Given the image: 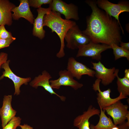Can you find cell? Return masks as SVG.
<instances>
[{
    "instance_id": "cell-14",
    "label": "cell",
    "mask_w": 129,
    "mask_h": 129,
    "mask_svg": "<svg viewBox=\"0 0 129 129\" xmlns=\"http://www.w3.org/2000/svg\"><path fill=\"white\" fill-rule=\"evenodd\" d=\"M52 78L50 74L45 70L40 75L35 77L30 82V85L33 88H37L38 86H42L51 94H55L59 97L63 101H65V97L63 96H60L53 90L50 85V80Z\"/></svg>"
},
{
    "instance_id": "cell-25",
    "label": "cell",
    "mask_w": 129,
    "mask_h": 129,
    "mask_svg": "<svg viewBox=\"0 0 129 129\" xmlns=\"http://www.w3.org/2000/svg\"><path fill=\"white\" fill-rule=\"evenodd\" d=\"M16 39L15 37L8 39H0V49L8 47Z\"/></svg>"
},
{
    "instance_id": "cell-2",
    "label": "cell",
    "mask_w": 129,
    "mask_h": 129,
    "mask_svg": "<svg viewBox=\"0 0 129 129\" xmlns=\"http://www.w3.org/2000/svg\"><path fill=\"white\" fill-rule=\"evenodd\" d=\"M76 25L75 22L63 19L60 13L51 10L44 16L43 26L48 27L51 30L52 32L56 33L60 40V47L56 55L57 57L61 58L65 55L64 50L65 36L68 30Z\"/></svg>"
},
{
    "instance_id": "cell-13",
    "label": "cell",
    "mask_w": 129,
    "mask_h": 129,
    "mask_svg": "<svg viewBox=\"0 0 129 129\" xmlns=\"http://www.w3.org/2000/svg\"><path fill=\"white\" fill-rule=\"evenodd\" d=\"M12 99L11 95H5L3 98L2 106L0 108V117L2 128L15 117L16 113V111L12 107Z\"/></svg>"
},
{
    "instance_id": "cell-7",
    "label": "cell",
    "mask_w": 129,
    "mask_h": 129,
    "mask_svg": "<svg viewBox=\"0 0 129 129\" xmlns=\"http://www.w3.org/2000/svg\"><path fill=\"white\" fill-rule=\"evenodd\" d=\"M128 108V105L124 104L120 100L102 109L112 118L114 124L116 125L126 121L129 116Z\"/></svg>"
},
{
    "instance_id": "cell-27",
    "label": "cell",
    "mask_w": 129,
    "mask_h": 129,
    "mask_svg": "<svg viewBox=\"0 0 129 129\" xmlns=\"http://www.w3.org/2000/svg\"><path fill=\"white\" fill-rule=\"evenodd\" d=\"M120 47L126 50L129 51V43H124L121 42L120 43Z\"/></svg>"
},
{
    "instance_id": "cell-16",
    "label": "cell",
    "mask_w": 129,
    "mask_h": 129,
    "mask_svg": "<svg viewBox=\"0 0 129 129\" xmlns=\"http://www.w3.org/2000/svg\"><path fill=\"white\" fill-rule=\"evenodd\" d=\"M20 4L18 6L13 9L11 11L13 19L15 20H18L23 18L28 21L31 24H33L35 19L30 10L28 0H20Z\"/></svg>"
},
{
    "instance_id": "cell-20",
    "label": "cell",
    "mask_w": 129,
    "mask_h": 129,
    "mask_svg": "<svg viewBox=\"0 0 129 129\" xmlns=\"http://www.w3.org/2000/svg\"><path fill=\"white\" fill-rule=\"evenodd\" d=\"M117 90L119 93H121L124 96L128 97L129 96V79L124 77L121 78L117 74Z\"/></svg>"
},
{
    "instance_id": "cell-28",
    "label": "cell",
    "mask_w": 129,
    "mask_h": 129,
    "mask_svg": "<svg viewBox=\"0 0 129 129\" xmlns=\"http://www.w3.org/2000/svg\"><path fill=\"white\" fill-rule=\"evenodd\" d=\"M19 127L21 129H34L32 127L26 124H24L23 125H20Z\"/></svg>"
},
{
    "instance_id": "cell-10",
    "label": "cell",
    "mask_w": 129,
    "mask_h": 129,
    "mask_svg": "<svg viewBox=\"0 0 129 129\" xmlns=\"http://www.w3.org/2000/svg\"><path fill=\"white\" fill-rule=\"evenodd\" d=\"M59 77L57 79L50 81V85L53 89H59L62 86H70L75 90L82 87L83 85L74 79V77L68 70H61L59 72Z\"/></svg>"
},
{
    "instance_id": "cell-26",
    "label": "cell",
    "mask_w": 129,
    "mask_h": 129,
    "mask_svg": "<svg viewBox=\"0 0 129 129\" xmlns=\"http://www.w3.org/2000/svg\"><path fill=\"white\" fill-rule=\"evenodd\" d=\"M7 54L3 52L0 53V70L2 65L7 61Z\"/></svg>"
},
{
    "instance_id": "cell-19",
    "label": "cell",
    "mask_w": 129,
    "mask_h": 129,
    "mask_svg": "<svg viewBox=\"0 0 129 129\" xmlns=\"http://www.w3.org/2000/svg\"><path fill=\"white\" fill-rule=\"evenodd\" d=\"M100 113L99 115V120L96 125L91 124L90 129H111L115 125L110 117H108L105 114V111L99 107Z\"/></svg>"
},
{
    "instance_id": "cell-18",
    "label": "cell",
    "mask_w": 129,
    "mask_h": 129,
    "mask_svg": "<svg viewBox=\"0 0 129 129\" xmlns=\"http://www.w3.org/2000/svg\"><path fill=\"white\" fill-rule=\"evenodd\" d=\"M15 5L8 0H0V26L6 25L11 26L12 24L11 10Z\"/></svg>"
},
{
    "instance_id": "cell-11",
    "label": "cell",
    "mask_w": 129,
    "mask_h": 129,
    "mask_svg": "<svg viewBox=\"0 0 129 129\" xmlns=\"http://www.w3.org/2000/svg\"><path fill=\"white\" fill-rule=\"evenodd\" d=\"M10 60L4 63L1 66V68L4 70L2 72V74L0 77V80L4 77L8 78L11 80L13 82L15 88V92L14 95H18L20 93V88L21 86L24 84L27 85L28 82L31 80L30 77L23 78L19 77L16 75L12 71L9 66Z\"/></svg>"
},
{
    "instance_id": "cell-8",
    "label": "cell",
    "mask_w": 129,
    "mask_h": 129,
    "mask_svg": "<svg viewBox=\"0 0 129 129\" xmlns=\"http://www.w3.org/2000/svg\"><path fill=\"white\" fill-rule=\"evenodd\" d=\"M93 65L92 68L95 73V76L101 80L102 83L104 86L109 85L111 83L118 74L119 70L115 67L108 68L99 61L97 63L91 62Z\"/></svg>"
},
{
    "instance_id": "cell-12",
    "label": "cell",
    "mask_w": 129,
    "mask_h": 129,
    "mask_svg": "<svg viewBox=\"0 0 129 129\" xmlns=\"http://www.w3.org/2000/svg\"><path fill=\"white\" fill-rule=\"evenodd\" d=\"M67 70L71 73L74 77L79 80L84 75L91 77L95 76V72L94 70L77 61L73 57L68 59Z\"/></svg>"
},
{
    "instance_id": "cell-24",
    "label": "cell",
    "mask_w": 129,
    "mask_h": 129,
    "mask_svg": "<svg viewBox=\"0 0 129 129\" xmlns=\"http://www.w3.org/2000/svg\"><path fill=\"white\" fill-rule=\"evenodd\" d=\"M5 26L2 25L0 26V39H10L13 38L11 33L6 30Z\"/></svg>"
},
{
    "instance_id": "cell-4",
    "label": "cell",
    "mask_w": 129,
    "mask_h": 129,
    "mask_svg": "<svg viewBox=\"0 0 129 129\" xmlns=\"http://www.w3.org/2000/svg\"><path fill=\"white\" fill-rule=\"evenodd\" d=\"M96 1L98 7L104 11L110 16L113 17L122 27L119 21V16L122 13L129 12V3L128 1H121L117 4L111 3L108 0H98Z\"/></svg>"
},
{
    "instance_id": "cell-15",
    "label": "cell",
    "mask_w": 129,
    "mask_h": 129,
    "mask_svg": "<svg viewBox=\"0 0 129 129\" xmlns=\"http://www.w3.org/2000/svg\"><path fill=\"white\" fill-rule=\"evenodd\" d=\"M100 113V110L91 105L86 111L84 112L82 114L78 116L74 119V125L78 129H90L89 119L95 115L99 116Z\"/></svg>"
},
{
    "instance_id": "cell-17",
    "label": "cell",
    "mask_w": 129,
    "mask_h": 129,
    "mask_svg": "<svg viewBox=\"0 0 129 129\" xmlns=\"http://www.w3.org/2000/svg\"><path fill=\"white\" fill-rule=\"evenodd\" d=\"M51 10L49 7L47 8L41 7L37 9L38 15L33 24L32 34L40 39H43L45 35V31L43 29V26L44 16Z\"/></svg>"
},
{
    "instance_id": "cell-9",
    "label": "cell",
    "mask_w": 129,
    "mask_h": 129,
    "mask_svg": "<svg viewBox=\"0 0 129 129\" xmlns=\"http://www.w3.org/2000/svg\"><path fill=\"white\" fill-rule=\"evenodd\" d=\"M101 80L97 79L93 84L92 87L93 90L97 93V100L99 107L102 109L105 108L109 106L117 101L126 98L127 97L123 95L121 93L117 97L112 98L110 97L111 90L110 88L102 91L100 88V83Z\"/></svg>"
},
{
    "instance_id": "cell-6",
    "label": "cell",
    "mask_w": 129,
    "mask_h": 129,
    "mask_svg": "<svg viewBox=\"0 0 129 129\" xmlns=\"http://www.w3.org/2000/svg\"><path fill=\"white\" fill-rule=\"evenodd\" d=\"M49 7L51 11L63 15L66 20L78 21L79 19L78 7L73 3L68 4L61 0H53Z\"/></svg>"
},
{
    "instance_id": "cell-3",
    "label": "cell",
    "mask_w": 129,
    "mask_h": 129,
    "mask_svg": "<svg viewBox=\"0 0 129 129\" xmlns=\"http://www.w3.org/2000/svg\"><path fill=\"white\" fill-rule=\"evenodd\" d=\"M64 40L67 48L72 49H78L79 46L88 43L91 41L76 24L70 28L66 33Z\"/></svg>"
},
{
    "instance_id": "cell-23",
    "label": "cell",
    "mask_w": 129,
    "mask_h": 129,
    "mask_svg": "<svg viewBox=\"0 0 129 129\" xmlns=\"http://www.w3.org/2000/svg\"><path fill=\"white\" fill-rule=\"evenodd\" d=\"M28 3L30 6L38 8L44 4H50L52 0H29Z\"/></svg>"
},
{
    "instance_id": "cell-5",
    "label": "cell",
    "mask_w": 129,
    "mask_h": 129,
    "mask_svg": "<svg viewBox=\"0 0 129 129\" xmlns=\"http://www.w3.org/2000/svg\"><path fill=\"white\" fill-rule=\"evenodd\" d=\"M110 49H111V47L109 45L104 44L96 43L91 42L86 44L79 46L76 57H89L99 61L101 59V53Z\"/></svg>"
},
{
    "instance_id": "cell-21",
    "label": "cell",
    "mask_w": 129,
    "mask_h": 129,
    "mask_svg": "<svg viewBox=\"0 0 129 129\" xmlns=\"http://www.w3.org/2000/svg\"><path fill=\"white\" fill-rule=\"evenodd\" d=\"M110 46L113 50L115 60L122 57L126 58L129 60V51L125 50L114 43L112 44Z\"/></svg>"
},
{
    "instance_id": "cell-1",
    "label": "cell",
    "mask_w": 129,
    "mask_h": 129,
    "mask_svg": "<svg viewBox=\"0 0 129 129\" xmlns=\"http://www.w3.org/2000/svg\"><path fill=\"white\" fill-rule=\"evenodd\" d=\"M96 1H85L91 8L92 12L86 17V27L83 32L93 43L110 46L114 43L119 46L122 42L121 31L124 34L122 27L115 18L99 9Z\"/></svg>"
},
{
    "instance_id": "cell-22",
    "label": "cell",
    "mask_w": 129,
    "mask_h": 129,
    "mask_svg": "<svg viewBox=\"0 0 129 129\" xmlns=\"http://www.w3.org/2000/svg\"><path fill=\"white\" fill-rule=\"evenodd\" d=\"M21 118L19 117L13 118L2 129H16L20 125Z\"/></svg>"
},
{
    "instance_id": "cell-29",
    "label": "cell",
    "mask_w": 129,
    "mask_h": 129,
    "mask_svg": "<svg viewBox=\"0 0 129 129\" xmlns=\"http://www.w3.org/2000/svg\"><path fill=\"white\" fill-rule=\"evenodd\" d=\"M125 77L129 79V69H126L124 71Z\"/></svg>"
}]
</instances>
